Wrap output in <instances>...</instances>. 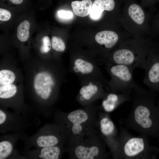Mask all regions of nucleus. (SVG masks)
I'll return each mask as SVG.
<instances>
[{
    "instance_id": "nucleus-20",
    "label": "nucleus",
    "mask_w": 159,
    "mask_h": 159,
    "mask_svg": "<svg viewBox=\"0 0 159 159\" xmlns=\"http://www.w3.org/2000/svg\"><path fill=\"white\" fill-rule=\"evenodd\" d=\"M30 26V22L28 21L24 20L18 26L17 30V37L21 42H25L28 39L29 36Z\"/></svg>"
},
{
    "instance_id": "nucleus-7",
    "label": "nucleus",
    "mask_w": 159,
    "mask_h": 159,
    "mask_svg": "<svg viewBox=\"0 0 159 159\" xmlns=\"http://www.w3.org/2000/svg\"><path fill=\"white\" fill-rule=\"evenodd\" d=\"M106 145L97 129L86 135L80 141L66 148L71 159H101L107 158Z\"/></svg>"
},
{
    "instance_id": "nucleus-9",
    "label": "nucleus",
    "mask_w": 159,
    "mask_h": 159,
    "mask_svg": "<svg viewBox=\"0 0 159 159\" xmlns=\"http://www.w3.org/2000/svg\"><path fill=\"white\" fill-rule=\"evenodd\" d=\"M104 64L110 77L108 83V92L130 95L133 90L139 87L133 77L134 68L121 64Z\"/></svg>"
},
{
    "instance_id": "nucleus-22",
    "label": "nucleus",
    "mask_w": 159,
    "mask_h": 159,
    "mask_svg": "<svg viewBox=\"0 0 159 159\" xmlns=\"http://www.w3.org/2000/svg\"><path fill=\"white\" fill-rule=\"evenodd\" d=\"M51 44L52 49L58 53L62 52L65 50V43L59 37H52L51 39Z\"/></svg>"
},
{
    "instance_id": "nucleus-24",
    "label": "nucleus",
    "mask_w": 159,
    "mask_h": 159,
    "mask_svg": "<svg viewBox=\"0 0 159 159\" xmlns=\"http://www.w3.org/2000/svg\"><path fill=\"white\" fill-rule=\"evenodd\" d=\"M102 12L97 8L92 6L90 14L92 18L96 19L100 17Z\"/></svg>"
},
{
    "instance_id": "nucleus-4",
    "label": "nucleus",
    "mask_w": 159,
    "mask_h": 159,
    "mask_svg": "<svg viewBox=\"0 0 159 159\" xmlns=\"http://www.w3.org/2000/svg\"><path fill=\"white\" fill-rule=\"evenodd\" d=\"M23 82V75L15 62H1L0 101L2 106L15 110L25 107Z\"/></svg>"
},
{
    "instance_id": "nucleus-25",
    "label": "nucleus",
    "mask_w": 159,
    "mask_h": 159,
    "mask_svg": "<svg viewBox=\"0 0 159 159\" xmlns=\"http://www.w3.org/2000/svg\"><path fill=\"white\" fill-rule=\"evenodd\" d=\"M11 17L10 12L8 10L2 8L0 9V20L6 21L9 20Z\"/></svg>"
},
{
    "instance_id": "nucleus-17",
    "label": "nucleus",
    "mask_w": 159,
    "mask_h": 159,
    "mask_svg": "<svg viewBox=\"0 0 159 159\" xmlns=\"http://www.w3.org/2000/svg\"><path fill=\"white\" fill-rule=\"evenodd\" d=\"M127 13L130 18L137 25L142 24L145 20V14L142 7L134 2L127 3Z\"/></svg>"
},
{
    "instance_id": "nucleus-16",
    "label": "nucleus",
    "mask_w": 159,
    "mask_h": 159,
    "mask_svg": "<svg viewBox=\"0 0 159 159\" xmlns=\"http://www.w3.org/2000/svg\"><path fill=\"white\" fill-rule=\"evenodd\" d=\"M95 39L98 44L104 47L106 56V52L108 50L112 49L117 44L119 37L117 34L114 32L105 30L97 33Z\"/></svg>"
},
{
    "instance_id": "nucleus-28",
    "label": "nucleus",
    "mask_w": 159,
    "mask_h": 159,
    "mask_svg": "<svg viewBox=\"0 0 159 159\" xmlns=\"http://www.w3.org/2000/svg\"><path fill=\"white\" fill-rule=\"evenodd\" d=\"M12 3L16 4H19L21 3L23 0H9Z\"/></svg>"
},
{
    "instance_id": "nucleus-8",
    "label": "nucleus",
    "mask_w": 159,
    "mask_h": 159,
    "mask_svg": "<svg viewBox=\"0 0 159 159\" xmlns=\"http://www.w3.org/2000/svg\"><path fill=\"white\" fill-rule=\"evenodd\" d=\"M99 65L93 57L73 55L70 59L69 71L77 77L80 85L91 80H99L105 84L107 91L108 81L105 78Z\"/></svg>"
},
{
    "instance_id": "nucleus-14",
    "label": "nucleus",
    "mask_w": 159,
    "mask_h": 159,
    "mask_svg": "<svg viewBox=\"0 0 159 159\" xmlns=\"http://www.w3.org/2000/svg\"><path fill=\"white\" fill-rule=\"evenodd\" d=\"M102 99L101 108L104 112L108 113L125 102L130 101V95L108 92Z\"/></svg>"
},
{
    "instance_id": "nucleus-21",
    "label": "nucleus",
    "mask_w": 159,
    "mask_h": 159,
    "mask_svg": "<svg viewBox=\"0 0 159 159\" xmlns=\"http://www.w3.org/2000/svg\"><path fill=\"white\" fill-rule=\"evenodd\" d=\"M95 6L103 11H110L115 8V3L114 0H95L92 4Z\"/></svg>"
},
{
    "instance_id": "nucleus-5",
    "label": "nucleus",
    "mask_w": 159,
    "mask_h": 159,
    "mask_svg": "<svg viewBox=\"0 0 159 159\" xmlns=\"http://www.w3.org/2000/svg\"><path fill=\"white\" fill-rule=\"evenodd\" d=\"M146 42L132 41L122 42L114 51L97 60L99 65L110 63L145 68L147 56L153 49Z\"/></svg>"
},
{
    "instance_id": "nucleus-2",
    "label": "nucleus",
    "mask_w": 159,
    "mask_h": 159,
    "mask_svg": "<svg viewBox=\"0 0 159 159\" xmlns=\"http://www.w3.org/2000/svg\"><path fill=\"white\" fill-rule=\"evenodd\" d=\"M130 95L132 107L124 122L127 128L146 136L159 135L158 109L151 90L140 87Z\"/></svg>"
},
{
    "instance_id": "nucleus-3",
    "label": "nucleus",
    "mask_w": 159,
    "mask_h": 159,
    "mask_svg": "<svg viewBox=\"0 0 159 159\" xmlns=\"http://www.w3.org/2000/svg\"><path fill=\"white\" fill-rule=\"evenodd\" d=\"M98 109L94 104L72 112L57 113V124L67 137V147L81 140L87 134L97 129Z\"/></svg>"
},
{
    "instance_id": "nucleus-6",
    "label": "nucleus",
    "mask_w": 159,
    "mask_h": 159,
    "mask_svg": "<svg viewBox=\"0 0 159 159\" xmlns=\"http://www.w3.org/2000/svg\"><path fill=\"white\" fill-rule=\"evenodd\" d=\"M153 149L147 137L134 136L121 127L115 159H146L153 158Z\"/></svg>"
},
{
    "instance_id": "nucleus-11",
    "label": "nucleus",
    "mask_w": 159,
    "mask_h": 159,
    "mask_svg": "<svg viewBox=\"0 0 159 159\" xmlns=\"http://www.w3.org/2000/svg\"><path fill=\"white\" fill-rule=\"evenodd\" d=\"M97 129L114 158L117 150L119 134L115 125L107 113L98 110Z\"/></svg>"
},
{
    "instance_id": "nucleus-13",
    "label": "nucleus",
    "mask_w": 159,
    "mask_h": 159,
    "mask_svg": "<svg viewBox=\"0 0 159 159\" xmlns=\"http://www.w3.org/2000/svg\"><path fill=\"white\" fill-rule=\"evenodd\" d=\"M144 84L153 91L159 92V52L154 48L148 54L144 68Z\"/></svg>"
},
{
    "instance_id": "nucleus-23",
    "label": "nucleus",
    "mask_w": 159,
    "mask_h": 159,
    "mask_svg": "<svg viewBox=\"0 0 159 159\" xmlns=\"http://www.w3.org/2000/svg\"><path fill=\"white\" fill-rule=\"evenodd\" d=\"M52 49L51 41L49 38L47 36L43 37L39 47V51L40 53L43 55L47 54Z\"/></svg>"
},
{
    "instance_id": "nucleus-10",
    "label": "nucleus",
    "mask_w": 159,
    "mask_h": 159,
    "mask_svg": "<svg viewBox=\"0 0 159 159\" xmlns=\"http://www.w3.org/2000/svg\"><path fill=\"white\" fill-rule=\"evenodd\" d=\"M33 137L31 142L37 148L54 146H64L67 143L66 136L57 124L48 125Z\"/></svg>"
},
{
    "instance_id": "nucleus-19",
    "label": "nucleus",
    "mask_w": 159,
    "mask_h": 159,
    "mask_svg": "<svg viewBox=\"0 0 159 159\" xmlns=\"http://www.w3.org/2000/svg\"><path fill=\"white\" fill-rule=\"evenodd\" d=\"M14 141L8 138L1 139L0 142V159H7L13 155L14 151Z\"/></svg>"
},
{
    "instance_id": "nucleus-1",
    "label": "nucleus",
    "mask_w": 159,
    "mask_h": 159,
    "mask_svg": "<svg viewBox=\"0 0 159 159\" xmlns=\"http://www.w3.org/2000/svg\"><path fill=\"white\" fill-rule=\"evenodd\" d=\"M27 87L37 103L50 107L57 99L67 73L59 59L26 62Z\"/></svg>"
},
{
    "instance_id": "nucleus-26",
    "label": "nucleus",
    "mask_w": 159,
    "mask_h": 159,
    "mask_svg": "<svg viewBox=\"0 0 159 159\" xmlns=\"http://www.w3.org/2000/svg\"><path fill=\"white\" fill-rule=\"evenodd\" d=\"M57 14L59 17L64 19H71L73 16V14L72 12L64 10L59 11Z\"/></svg>"
},
{
    "instance_id": "nucleus-12",
    "label": "nucleus",
    "mask_w": 159,
    "mask_h": 159,
    "mask_svg": "<svg viewBox=\"0 0 159 159\" xmlns=\"http://www.w3.org/2000/svg\"><path fill=\"white\" fill-rule=\"evenodd\" d=\"M81 86L76 100L83 107L92 105L97 100L102 99L107 92L105 90V89L107 90L105 84L99 80H91Z\"/></svg>"
},
{
    "instance_id": "nucleus-15",
    "label": "nucleus",
    "mask_w": 159,
    "mask_h": 159,
    "mask_svg": "<svg viewBox=\"0 0 159 159\" xmlns=\"http://www.w3.org/2000/svg\"><path fill=\"white\" fill-rule=\"evenodd\" d=\"M34 150L32 154L33 157L42 159H59L61 158L66 148L63 146H54L37 148ZM31 155V156H32Z\"/></svg>"
},
{
    "instance_id": "nucleus-27",
    "label": "nucleus",
    "mask_w": 159,
    "mask_h": 159,
    "mask_svg": "<svg viewBox=\"0 0 159 159\" xmlns=\"http://www.w3.org/2000/svg\"><path fill=\"white\" fill-rule=\"evenodd\" d=\"M142 4L145 6H151L159 1V0H141Z\"/></svg>"
},
{
    "instance_id": "nucleus-18",
    "label": "nucleus",
    "mask_w": 159,
    "mask_h": 159,
    "mask_svg": "<svg viewBox=\"0 0 159 159\" xmlns=\"http://www.w3.org/2000/svg\"><path fill=\"white\" fill-rule=\"evenodd\" d=\"M92 4L91 0L74 1H72L71 4L74 14L81 17L86 16L90 14Z\"/></svg>"
}]
</instances>
